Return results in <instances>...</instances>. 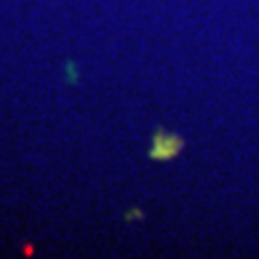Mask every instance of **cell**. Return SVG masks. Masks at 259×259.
<instances>
[{"mask_svg": "<svg viewBox=\"0 0 259 259\" xmlns=\"http://www.w3.org/2000/svg\"><path fill=\"white\" fill-rule=\"evenodd\" d=\"M184 149V141L177 134L168 132V130H158L151 139V147H149V158L162 162V160H171L177 153H182Z\"/></svg>", "mask_w": 259, "mask_h": 259, "instance_id": "6da1fadb", "label": "cell"}]
</instances>
